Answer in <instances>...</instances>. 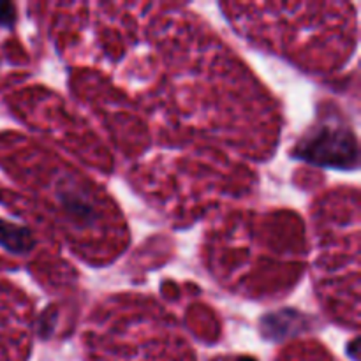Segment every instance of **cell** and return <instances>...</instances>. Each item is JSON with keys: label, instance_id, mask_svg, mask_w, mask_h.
I'll return each mask as SVG.
<instances>
[{"label": "cell", "instance_id": "1", "mask_svg": "<svg viewBox=\"0 0 361 361\" xmlns=\"http://www.w3.org/2000/svg\"><path fill=\"white\" fill-rule=\"evenodd\" d=\"M296 154L317 166L349 168L356 164L358 147L355 136L349 130L323 127L314 136L303 141Z\"/></svg>", "mask_w": 361, "mask_h": 361}, {"label": "cell", "instance_id": "5", "mask_svg": "<svg viewBox=\"0 0 361 361\" xmlns=\"http://www.w3.org/2000/svg\"><path fill=\"white\" fill-rule=\"evenodd\" d=\"M238 361H256V360H254V358H247V356H245V358H240Z\"/></svg>", "mask_w": 361, "mask_h": 361}, {"label": "cell", "instance_id": "3", "mask_svg": "<svg viewBox=\"0 0 361 361\" xmlns=\"http://www.w3.org/2000/svg\"><path fill=\"white\" fill-rule=\"evenodd\" d=\"M60 187H62V189H60L59 196H60V200H62L63 207H67V210H69L71 214L76 215V217H80L81 221H90L92 208H90V204L83 200V196H81L78 190L69 189V185H67V183H62Z\"/></svg>", "mask_w": 361, "mask_h": 361}, {"label": "cell", "instance_id": "4", "mask_svg": "<svg viewBox=\"0 0 361 361\" xmlns=\"http://www.w3.org/2000/svg\"><path fill=\"white\" fill-rule=\"evenodd\" d=\"M14 21H16V7H14V4L0 2V25L13 27Z\"/></svg>", "mask_w": 361, "mask_h": 361}, {"label": "cell", "instance_id": "2", "mask_svg": "<svg viewBox=\"0 0 361 361\" xmlns=\"http://www.w3.org/2000/svg\"><path fill=\"white\" fill-rule=\"evenodd\" d=\"M34 235L25 226L13 224L0 219V247L13 254H25L34 249Z\"/></svg>", "mask_w": 361, "mask_h": 361}]
</instances>
